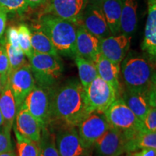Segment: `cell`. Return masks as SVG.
Wrapping results in <instances>:
<instances>
[{
    "label": "cell",
    "mask_w": 156,
    "mask_h": 156,
    "mask_svg": "<svg viewBox=\"0 0 156 156\" xmlns=\"http://www.w3.org/2000/svg\"><path fill=\"white\" fill-rule=\"evenodd\" d=\"M145 148L156 149V132H150L143 129L127 142V153H133Z\"/></svg>",
    "instance_id": "obj_24"
},
{
    "label": "cell",
    "mask_w": 156,
    "mask_h": 156,
    "mask_svg": "<svg viewBox=\"0 0 156 156\" xmlns=\"http://www.w3.org/2000/svg\"><path fill=\"white\" fill-rule=\"evenodd\" d=\"M5 46L7 51V56H8L9 60V76L12 73L15 71V70L19 69L25 64L28 62L26 61L25 54H23L22 50H15L6 41L5 42ZM9 78V77H8Z\"/></svg>",
    "instance_id": "obj_28"
},
{
    "label": "cell",
    "mask_w": 156,
    "mask_h": 156,
    "mask_svg": "<svg viewBox=\"0 0 156 156\" xmlns=\"http://www.w3.org/2000/svg\"><path fill=\"white\" fill-rule=\"evenodd\" d=\"M7 20V12L0 8V38L4 36Z\"/></svg>",
    "instance_id": "obj_35"
},
{
    "label": "cell",
    "mask_w": 156,
    "mask_h": 156,
    "mask_svg": "<svg viewBox=\"0 0 156 156\" xmlns=\"http://www.w3.org/2000/svg\"><path fill=\"white\" fill-rule=\"evenodd\" d=\"M103 1L104 0H88V3L91 4V5H94L98 6V7H101Z\"/></svg>",
    "instance_id": "obj_38"
},
{
    "label": "cell",
    "mask_w": 156,
    "mask_h": 156,
    "mask_svg": "<svg viewBox=\"0 0 156 156\" xmlns=\"http://www.w3.org/2000/svg\"><path fill=\"white\" fill-rule=\"evenodd\" d=\"M122 7L120 20V32L126 36H131L137 24L136 0H122Z\"/></svg>",
    "instance_id": "obj_21"
},
{
    "label": "cell",
    "mask_w": 156,
    "mask_h": 156,
    "mask_svg": "<svg viewBox=\"0 0 156 156\" xmlns=\"http://www.w3.org/2000/svg\"><path fill=\"white\" fill-rule=\"evenodd\" d=\"M6 41L10 44V46L14 49L20 51L21 50L19 46L18 42V34H17V28L15 26H11L7 28L6 31L5 36Z\"/></svg>",
    "instance_id": "obj_34"
},
{
    "label": "cell",
    "mask_w": 156,
    "mask_h": 156,
    "mask_svg": "<svg viewBox=\"0 0 156 156\" xmlns=\"http://www.w3.org/2000/svg\"><path fill=\"white\" fill-rule=\"evenodd\" d=\"M8 83L15 97L17 111L27 95L36 86V81L29 63L12 73L9 76Z\"/></svg>",
    "instance_id": "obj_12"
},
{
    "label": "cell",
    "mask_w": 156,
    "mask_h": 156,
    "mask_svg": "<svg viewBox=\"0 0 156 156\" xmlns=\"http://www.w3.org/2000/svg\"><path fill=\"white\" fill-rule=\"evenodd\" d=\"M148 15L142 49L153 61L156 57V0H148Z\"/></svg>",
    "instance_id": "obj_19"
},
{
    "label": "cell",
    "mask_w": 156,
    "mask_h": 156,
    "mask_svg": "<svg viewBox=\"0 0 156 156\" xmlns=\"http://www.w3.org/2000/svg\"><path fill=\"white\" fill-rule=\"evenodd\" d=\"M121 156H132V155H131V153H126L125 155H121Z\"/></svg>",
    "instance_id": "obj_41"
},
{
    "label": "cell",
    "mask_w": 156,
    "mask_h": 156,
    "mask_svg": "<svg viewBox=\"0 0 156 156\" xmlns=\"http://www.w3.org/2000/svg\"><path fill=\"white\" fill-rule=\"evenodd\" d=\"M118 96L116 90L98 76L85 89L86 102L91 113H104Z\"/></svg>",
    "instance_id": "obj_6"
},
{
    "label": "cell",
    "mask_w": 156,
    "mask_h": 156,
    "mask_svg": "<svg viewBox=\"0 0 156 156\" xmlns=\"http://www.w3.org/2000/svg\"><path fill=\"white\" fill-rule=\"evenodd\" d=\"M155 94V87L145 93L134 92L126 89L121 98L142 122L150 108L156 106Z\"/></svg>",
    "instance_id": "obj_14"
},
{
    "label": "cell",
    "mask_w": 156,
    "mask_h": 156,
    "mask_svg": "<svg viewBox=\"0 0 156 156\" xmlns=\"http://www.w3.org/2000/svg\"><path fill=\"white\" fill-rule=\"evenodd\" d=\"M88 0H50L42 15H52L81 25L83 15Z\"/></svg>",
    "instance_id": "obj_8"
},
{
    "label": "cell",
    "mask_w": 156,
    "mask_h": 156,
    "mask_svg": "<svg viewBox=\"0 0 156 156\" xmlns=\"http://www.w3.org/2000/svg\"><path fill=\"white\" fill-rule=\"evenodd\" d=\"M122 0H104L101 6L107 24L113 36L120 33Z\"/></svg>",
    "instance_id": "obj_22"
},
{
    "label": "cell",
    "mask_w": 156,
    "mask_h": 156,
    "mask_svg": "<svg viewBox=\"0 0 156 156\" xmlns=\"http://www.w3.org/2000/svg\"><path fill=\"white\" fill-rule=\"evenodd\" d=\"M103 114L111 127L122 132L128 141L145 129L142 122L128 108L121 97L118 98Z\"/></svg>",
    "instance_id": "obj_5"
},
{
    "label": "cell",
    "mask_w": 156,
    "mask_h": 156,
    "mask_svg": "<svg viewBox=\"0 0 156 156\" xmlns=\"http://www.w3.org/2000/svg\"><path fill=\"white\" fill-rule=\"evenodd\" d=\"M16 139V156H38V145L23 136L13 128Z\"/></svg>",
    "instance_id": "obj_27"
},
{
    "label": "cell",
    "mask_w": 156,
    "mask_h": 156,
    "mask_svg": "<svg viewBox=\"0 0 156 156\" xmlns=\"http://www.w3.org/2000/svg\"><path fill=\"white\" fill-rule=\"evenodd\" d=\"M13 151L11 132L6 129L3 126H0V154Z\"/></svg>",
    "instance_id": "obj_32"
},
{
    "label": "cell",
    "mask_w": 156,
    "mask_h": 156,
    "mask_svg": "<svg viewBox=\"0 0 156 156\" xmlns=\"http://www.w3.org/2000/svg\"><path fill=\"white\" fill-rule=\"evenodd\" d=\"M127 142L122 132L110 126L93 147L98 156H121L127 153Z\"/></svg>",
    "instance_id": "obj_11"
},
{
    "label": "cell",
    "mask_w": 156,
    "mask_h": 156,
    "mask_svg": "<svg viewBox=\"0 0 156 156\" xmlns=\"http://www.w3.org/2000/svg\"><path fill=\"white\" fill-rule=\"evenodd\" d=\"M131 36H111L100 40L99 52L111 62L120 65L129 53Z\"/></svg>",
    "instance_id": "obj_13"
},
{
    "label": "cell",
    "mask_w": 156,
    "mask_h": 156,
    "mask_svg": "<svg viewBox=\"0 0 156 156\" xmlns=\"http://www.w3.org/2000/svg\"><path fill=\"white\" fill-rule=\"evenodd\" d=\"M19 46L27 58H29L34 54L31 46V32L26 25L22 24L17 27Z\"/></svg>",
    "instance_id": "obj_29"
},
{
    "label": "cell",
    "mask_w": 156,
    "mask_h": 156,
    "mask_svg": "<svg viewBox=\"0 0 156 156\" xmlns=\"http://www.w3.org/2000/svg\"><path fill=\"white\" fill-rule=\"evenodd\" d=\"M5 38H0V79H1L2 88L8 82L9 77V60L5 46Z\"/></svg>",
    "instance_id": "obj_30"
},
{
    "label": "cell",
    "mask_w": 156,
    "mask_h": 156,
    "mask_svg": "<svg viewBox=\"0 0 156 156\" xmlns=\"http://www.w3.org/2000/svg\"><path fill=\"white\" fill-rule=\"evenodd\" d=\"M74 59L79 73L80 83L85 90L91 82L98 77L96 67L93 62L79 56H75Z\"/></svg>",
    "instance_id": "obj_25"
},
{
    "label": "cell",
    "mask_w": 156,
    "mask_h": 156,
    "mask_svg": "<svg viewBox=\"0 0 156 156\" xmlns=\"http://www.w3.org/2000/svg\"><path fill=\"white\" fill-rule=\"evenodd\" d=\"M81 25L99 39L112 36L101 7L87 4L82 18Z\"/></svg>",
    "instance_id": "obj_15"
},
{
    "label": "cell",
    "mask_w": 156,
    "mask_h": 156,
    "mask_svg": "<svg viewBox=\"0 0 156 156\" xmlns=\"http://www.w3.org/2000/svg\"><path fill=\"white\" fill-rule=\"evenodd\" d=\"M35 81L38 86L51 88L61 77L64 65L58 56L34 52L28 58Z\"/></svg>",
    "instance_id": "obj_4"
},
{
    "label": "cell",
    "mask_w": 156,
    "mask_h": 156,
    "mask_svg": "<svg viewBox=\"0 0 156 156\" xmlns=\"http://www.w3.org/2000/svg\"><path fill=\"white\" fill-rule=\"evenodd\" d=\"M144 128L150 132H156V106L151 107L142 121Z\"/></svg>",
    "instance_id": "obj_33"
},
{
    "label": "cell",
    "mask_w": 156,
    "mask_h": 156,
    "mask_svg": "<svg viewBox=\"0 0 156 156\" xmlns=\"http://www.w3.org/2000/svg\"><path fill=\"white\" fill-rule=\"evenodd\" d=\"M93 62L96 67L98 76L109 84L119 95L121 89L119 82L120 65L111 62L100 52L96 54Z\"/></svg>",
    "instance_id": "obj_18"
},
{
    "label": "cell",
    "mask_w": 156,
    "mask_h": 156,
    "mask_svg": "<svg viewBox=\"0 0 156 156\" xmlns=\"http://www.w3.org/2000/svg\"><path fill=\"white\" fill-rule=\"evenodd\" d=\"M129 153H131L132 156H156V149L145 148Z\"/></svg>",
    "instance_id": "obj_36"
},
{
    "label": "cell",
    "mask_w": 156,
    "mask_h": 156,
    "mask_svg": "<svg viewBox=\"0 0 156 156\" xmlns=\"http://www.w3.org/2000/svg\"><path fill=\"white\" fill-rule=\"evenodd\" d=\"M3 124H4L3 116H2V114L1 112H0V126H3Z\"/></svg>",
    "instance_id": "obj_40"
},
{
    "label": "cell",
    "mask_w": 156,
    "mask_h": 156,
    "mask_svg": "<svg viewBox=\"0 0 156 156\" xmlns=\"http://www.w3.org/2000/svg\"><path fill=\"white\" fill-rule=\"evenodd\" d=\"M48 125L76 127L91 114L85 98V90L76 78L68 80L56 88H50Z\"/></svg>",
    "instance_id": "obj_1"
},
{
    "label": "cell",
    "mask_w": 156,
    "mask_h": 156,
    "mask_svg": "<svg viewBox=\"0 0 156 156\" xmlns=\"http://www.w3.org/2000/svg\"><path fill=\"white\" fill-rule=\"evenodd\" d=\"M77 128L85 145L92 149L95 142L110 128V125L103 113L93 112L85 117Z\"/></svg>",
    "instance_id": "obj_10"
},
{
    "label": "cell",
    "mask_w": 156,
    "mask_h": 156,
    "mask_svg": "<svg viewBox=\"0 0 156 156\" xmlns=\"http://www.w3.org/2000/svg\"><path fill=\"white\" fill-rule=\"evenodd\" d=\"M15 128L25 138L38 144L41 137L42 127L39 122L28 112L23 108L17 111Z\"/></svg>",
    "instance_id": "obj_16"
},
{
    "label": "cell",
    "mask_w": 156,
    "mask_h": 156,
    "mask_svg": "<svg viewBox=\"0 0 156 156\" xmlns=\"http://www.w3.org/2000/svg\"><path fill=\"white\" fill-rule=\"evenodd\" d=\"M38 145V156H59L56 145V135L49 127L42 129Z\"/></svg>",
    "instance_id": "obj_26"
},
{
    "label": "cell",
    "mask_w": 156,
    "mask_h": 156,
    "mask_svg": "<svg viewBox=\"0 0 156 156\" xmlns=\"http://www.w3.org/2000/svg\"><path fill=\"white\" fill-rule=\"evenodd\" d=\"M0 112L4 119L3 127L11 132L17 114V106L8 82L0 92Z\"/></svg>",
    "instance_id": "obj_20"
},
{
    "label": "cell",
    "mask_w": 156,
    "mask_h": 156,
    "mask_svg": "<svg viewBox=\"0 0 156 156\" xmlns=\"http://www.w3.org/2000/svg\"><path fill=\"white\" fill-rule=\"evenodd\" d=\"M77 25L52 15H41L36 28L48 37L58 54L70 58L76 56Z\"/></svg>",
    "instance_id": "obj_3"
},
{
    "label": "cell",
    "mask_w": 156,
    "mask_h": 156,
    "mask_svg": "<svg viewBox=\"0 0 156 156\" xmlns=\"http://www.w3.org/2000/svg\"><path fill=\"white\" fill-rule=\"evenodd\" d=\"M2 90V83H1V79H0V92H1Z\"/></svg>",
    "instance_id": "obj_42"
},
{
    "label": "cell",
    "mask_w": 156,
    "mask_h": 156,
    "mask_svg": "<svg viewBox=\"0 0 156 156\" xmlns=\"http://www.w3.org/2000/svg\"><path fill=\"white\" fill-rule=\"evenodd\" d=\"M28 7L31 8H36L39 6L44 5L47 3L48 0H26Z\"/></svg>",
    "instance_id": "obj_37"
},
{
    "label": "cell",
    "mask_w": 156,
    "mask_h": 156,
    "mask_svg": "<svg viewBox=\"0 0 156 156\" xmlns=\"http://www.w3.org/2000/svg\"><path fill=\"white\" fill-rule=\"evenodd\" d=\"M59 156H90V148L85 145L76 127H60L56 134Z\"/></svg>",
    "instance_id": "obj_9"
},
{
    "label": "cell",
    "mask_w": 156,
    "mask_h": 156,
    "mask_svg": "<svg viewBox=\"0 0 156 156\" xmlns=\"http://www.w3.org/2000/svg\"><path fill=\"white\" fill-rule=\"evenodd\" d=\"M50 88L35 86L27 95L20 108L25 109L41 124L42 129L48 127L50 112Z\"/></svg>",
    "instance_id": "obj_7"
},
{
    "label": "cell",
    "mask_w": 156,
    "mask_h": 156,
    "mask_svg": "<svg viewBox=\"0 0 156 156\" xmlns=\"http://www.w3.org/2000/svg\"><path fill=\"white\" fill-rule=\"evenodd\" d=\"M30 32L31 46L34 52L58 56L57 51L54 48L53 44L42 30L34 27V29L30 30Z\"/></svg>",
    "instance_id": "obj_23"
},
{
    "label": "cell",
    "mask_w": 156,
    "mask_h": 156,
    "mask_svg": "<svg viewBox=\"0 0 156 156\" xmlns=\"http://www.w3.org/2000/svg\"><path fill=\"white\" fill-rule=\"evenodd\" d=\"M100 40L89 33L83 25H79L76 34V56L93 62L99 52Z\"/></svg>",
    "instance_id": "obj_17"
},
{
    "label": "cell",
    "mask_w": 156,
    "mask_h": 156,
    "mask_svg": "<svg viewBox=\"0 0 156 156\" xmlns=\"http://www.w3.org/2000/svg\"><path fill=\"white\" fill-rule=\"evenodd\" d=\"M26 0H0V8L7 13L23 14L28 9Z\"/></svg>",
    "instance_id": "obj_31"
},
{
    "label": "cell",
    "mask_w": 156,
    "mask_h": 156,
    "mask_svg": "<svg viewBox=\"0 0 156 156\" xmlns=\"http://www.w3.org/2000/svg\"><path fill=\"white\" fill-rule=\"evenodd\" d=\"M120 65L126 90L145 93L155 87V70L151 58L130 52Z\"/></svg>",
    "instance_id": "obj_2"
},
{
    "label": "cell",
    "mask_w": 156,
    "mask_h": 156,
    "mask_svg": "<svg viewBox=\"0 0 156 156\" xmlns=\"http://www.w3.org/2000/svg\"><path fill=\"white\" fill-rule=\"evenodd\" d=\"M0 156H16V154H15L14 151H12L10 152H7V153H5L0 154Z\"/></svg>",
    "instance_id": "obj_39"
}]
</instances>
